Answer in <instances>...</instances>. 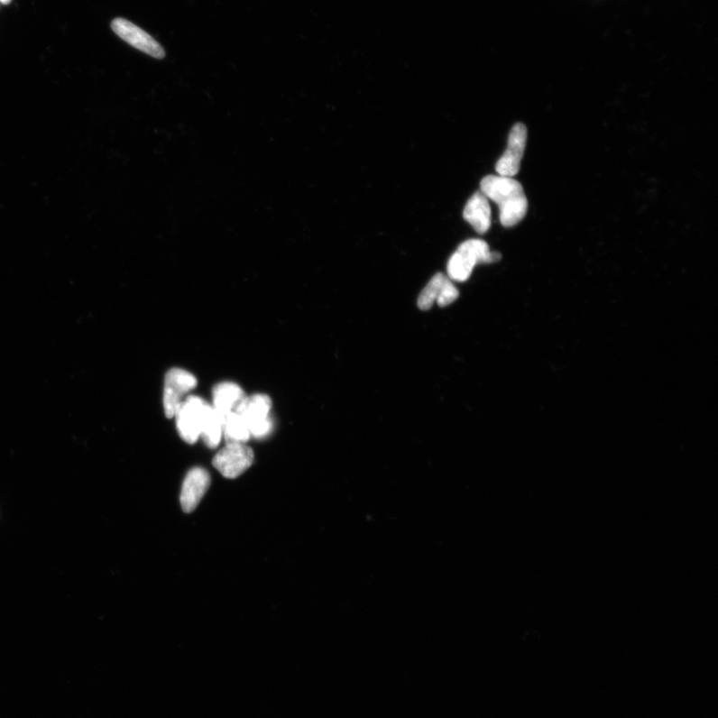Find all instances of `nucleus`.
Segmentation results:
<instances>
[{"label":"nucleus","mask_w":718,"mask_h":718,"mask_svg":"<svg viewBox=\"0 0 718 718\" xmlns=\"http://www.w3.org/2000/svg\"><path fill=\"white\" fill-rule=\"evenodd\" d=\"M481 192L499 207L500 222L511 228L524 219L528 210L524 189L516 180L504 176H486L481 181Z\"/></svg>","instance_id":"obj_1"},{"label":"nucleus","mask_w":718,"mask_h":718,"mask_svg":"<svg viewBox=\"0 0 718 718\" xmlns=\"http://www.w3.org/2000/svg\"><path fill=\"white\" fill-rule=\"evenodd\" d=\"M501 260V253L491 252L489 244L480 239L463 242L452 254L447 264L448 278L451 281H465L478 263H491Z\"/></svg>","instance_id":"obj_2"},{"label":"nucleus","mask_w":718,"mask_h":718,"mask_svg":"<svg viewBox=\"0 0 718 718\" xmlns=\"http://www.w3.org/2000/svg\"><path fill=\"white\" fill-rule=\"evenodd\" d=\"M272 400L266 394L245 396L235 412L241 415L247 423L251 437L258 439L266 438L273 429V422L270 417Z\"/></svg>","instance_id":"obj_3"},{"label":"nucleus","mask_w":718,"mask_h":718,"mask_svg":"<svg viewBox=\"0 0 718 718\" xmlns=\"http://www.w3.org/2000/svg\"><path fill=\"white\" fill-rule=\"evenodd\" d=\"M210 405L198 396H189L176 414L177 428L181 438L195 444L201 437L204 419Z\"/></svg>","instance_id":"obj_4"},{"label":"nucleus","mask_w":718,"mask_h":718,"mask_svg":"<svg viewBox=\"0 0 718 718\" xmlns=\"http://www.w3.org/2000/svg\"><path fill=\"white\" fill-rule=\"evenodd\" d=\"M196 377L181 368H172L165 376L163 404L167 419L176 417L183 396L196 389Z\"/></svg>","instance_id":"obj_5"},{"label":"nucleus","mask_w":718,"mask_h":718,"mask_svg":"<svg viewBox=\"0 0 718 718\" xmlns=\"http://www.w3.org/2000/svg\"><path fill=\"white\" fill-rule=\"evenodd\" d=\"M253 458V449L245 444H226L216 453L213 465L226 478L235 479L252 466Z\"/></svg>","instance_id":"obj_6"},{"label":"nucleus","mask_w":718,"mask_h":718,"mask_svg":"<svg viewBox=\"0 0 718 718\" xmlns=\"http://www.w3.org/2000/svg\"><path fill=\"white\" fill-rule=\"evenodd\" d=\"M111 27L120 39L133 46L134 49L157 60L165 58L163 47L136 24L124 20V18H116L112 22Z\"/></svg>","instance_id":"obj_7"},{"label":"nucleus","mask_w":718,"mask_h":718,"mask_svg":"<svg viewBox=\"0 0 718 718\" xmlns=\"http://www.w3.org/2000/svg\"><path fill=\"white\" fill-rule=\"evenodd\" d=\"M527 134V128L521 123L513 126L509 134L505 153L496 164V171L499 176L512 178L519 173L525 152Z\"/></svg>","instance_id":"obj_8"},{"label":"nucleus","mask_w":718,"mask_h":718,"mask_svg":"<svg viewBox=\"0 0 718 718\" xmlns=\"http://www.w3.org/2000/svg\"><path fill=\"white\" fill-rule=\"evenodd\" d=\"M210 484L211 476L206 469L195 467L188 472L180 496L182 509L186 513L193 512L199 505Z\"/></svg>","instance_id":"obj_9"},{"label":"nucleus","mask_w":718,"mask_h":718,"mask_svg":"<svg viewBox=\"0 0 718 718\" xmlns=\"http://www.w3.org/2000/svg\"><path fill=\"white\" fill-rule=\"evenodd\" d=\"M463 218L474 226L478 234L487 233L491 226V207L488 198L481 191L472 196L463 211Z\"/></svg>","instance_id":"obj_10"},{"label":"nucleus","mask_w":718,"mask_h":718,"mask_svg":"<svg viewBox=\"0 0 718 718\" xmlns=\"http://www.w3.org/2000/svg\"><path fill=\"white\" fill-rule=\"evenodd\" d=\"M244 391L238 384L222 382L216 384L213 390V409L224 419L226 415L234 412L238 405L245 399Z\"/></svg>","instance_id":"obj_11"},{"label":"nucleus","mask_w":718,"mask_h":718,"mask_svg":"<svg viewBox=\"0 0 718 718\" xmlns=\"http://www.w3.org/2000/svg\"><path fill=\"white\" fill-rule=\"evenodd\" d=\"M223 436L226 444H245L251 433L241 415L234 411L223 419Z\"/></svg>","instance_id":"obj_12"},{"label":"nucleus","mask_w":718,"mask_h":718,"mask_svg":"<svg viewBox=\"0 0 718 718\" xmlns=\"http://www.w3.org/2000/svg\"><path fill=\"white\" fill-rule=\"evenodd\" d=\"M222 437L223 419L210 406L202 425L201 437L207 447L216 448L219 446Z\"/></svg>","instance_id":"obj_13"},{"label":"nucleus","mask_w":718,"mask_h":718,"mask_svg":"<svg viewBox=\"0 0 718 718\" xmlns=\"http://www.w3.org/2000/svg\"><path fill=\"white\" fill-rule=\"evenodd\" d=\"M447 279L448 277L438 272L430 280L428 286L420 292L418 299V305L421 310H428L437 300L441 289Z\"/></svg>","instance_id":"obj_14"},{"label":"nucleus","mask_w":718,"mask_h":718,"mask_svg":"<svg viewBox=\"0 0 718 718\" xmlns=\"http://www.w3.org/2000/svg\"><path fill=\"white\" fill-rule=\"evenodd\" d=\"M458 290L455 285H453L452 281L448 278L441 289L437 302L439 307L444 308L451 305L452 302H455L458 299Z\"/></svg>","instance_id":"obj_15"},{"label":"nucleus","mask_w":718,"mask_h":718,"mask_svg":"<svg viewBox=\"0 0 718 718\" xmlns=\"http://www.w3.org/2000/svg\"><path fill=\"white\" fill-rule=\"evenodd\" d=\"M0 3H2L3 5H9L12 3V0H0Z\"/></svg>","instance_id":"obj_16"}]
</instances>
